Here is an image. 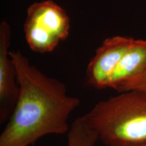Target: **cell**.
<instances>
[{"mask_svg":"<svg viewBox=\"0 0 146 146\" xmlns=\"http://www.w3.org/2000/svg\"><path fill=\"white\" fill-rule=\"evenodd\" d=\"M10 55L19 96L0 135V146L33 145L45 136L68 133L69 118L80 100L69 96L62 82L41 72L21 51H10Z\"/></svg>","mask_w":146,"mask_h":146,"instance_id":"cell-1","label":"cell"},{"mask_svg":"<svg viewBox=\"0 0 146 146\" xmlns=\"http://www.w3.org/2000/svg\"><path fill=\"white\" fill-rule=\"evenodd\" d=\"M134 40L120 35L106 38L87 65V83L96 89L109 88L116 67Z\"/></svg>","mask_w":146,"mask_h":146,"instance_id":"cell-4","label":"cell"},{"mask_svg":"<svg viewBox=\"0 0 146 146\" xmlns=\"http://www.w3.org/2000/svg\"><path fill=\"white\" fill-rule=\"evenodd\" d=\"M104 145L146 142V91L120 93L83 115Z\"/></svg>","mask_w":146,"mask_h":146,"instance_id":"cell-2","label":"cell"},{"mask_svg":"<svg viewBox=\"0 0 146 146\" xmlns=\"http://www.w3.org/2000/svg\"><path fill=\"white\" fill-rule=\"evenodd\" d=\"M146 71V40L135 39L122 58L110 82L109 88L117 89Z\"/></svg>","mask_w":146,"mask_h":146,"instance_id":"cell-6","label":"cell"},{"mask_svg":"<svg viewBox=\"0 0 146 146\" xmlns=\"http://www.w3.org/2000/svg\"><path fill=\"white\" fill-rule=\"evenodd\" d=\"M70 29L68 14L52 0L36 1L27 8L24 33L29 48L35 52H52L68 37Z\"/></svg>","mask_w":146,"mask_h":146,"instance_id":"cell-3","label":"cell"},{"mask_svg":"<svg viewBox=\"0 0 146 146\" xmlns=\"http://www.w3.org/2000/svg\"><path fill=\"white\" fill-rule=\"evenodd\" d=\"M131 90H140L146 91V71L137 77L129 80L117 89L119 93Z\"/></svg>","mask_w":146,"mask_h":146,"instance_id":"cell-8","label":"cell"},{"mask_svg":"<svg viewBox=\"0 0 146 146\" xmlns=\"http://www.w3.org/2000/svg\"><path fill=\"white\" fill-rule=\"evenodd\" d=\"M98 137L83 116L76 118L67 133L66 146H95Z\"/></svg>","mask_w":146,"mask_h":146,"instance_id":"cell-7","label":"cell"},{"mask_svg":"<svg viewBox=\"0 0 146 146\" xmlns=\"http://www.w3.org/2000/svg\"><path fill=\"white\" fill-rule=\"evenodd\" d=\"M106 146H146V142L135 144H126V145H106Z\"/></svg>","mask_w":146,"mask_h":146,"instance_id":"cell-9","label":"cell"},{"mask_svg":"<svg viewBox=\"0 0 146 146\" xmlns=\"http://www.w3.org/2000/svg\"><path fill=\"white\" fill-rule=\"evenodd\" d=\"M11 28L7 21L0 23V123L9 119L19 96L15 66L10 55Z\"/></svg>","mask_w":146,"mask_h":146,"instance_id":"cell-5","label":"cell"}]
</instances>
